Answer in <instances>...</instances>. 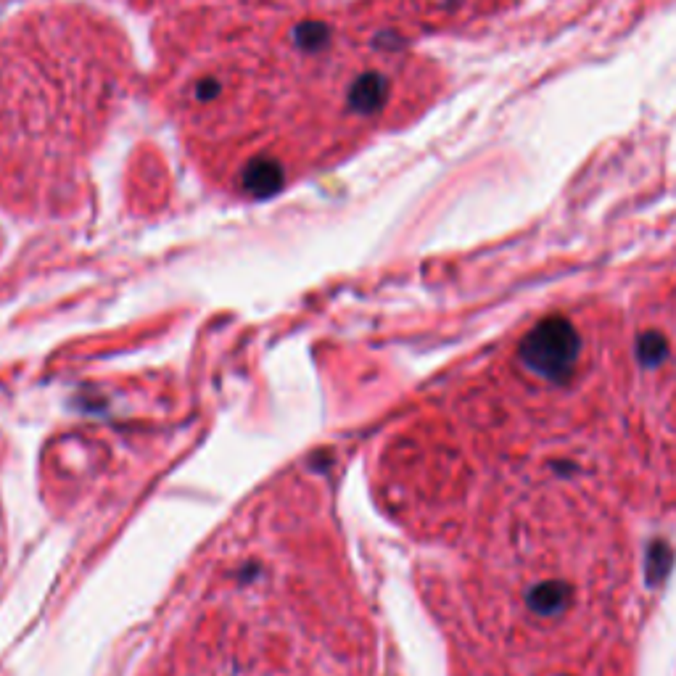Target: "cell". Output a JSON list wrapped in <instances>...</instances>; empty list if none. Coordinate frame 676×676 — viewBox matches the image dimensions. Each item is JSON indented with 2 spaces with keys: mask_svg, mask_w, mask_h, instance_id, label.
<instances>
[{
  "mask_svg": "<svg viewBox=\"0 0 676 676\" xmlns=\"http://www.w3.org/2000/svg\"><path fill=\"white\" fill-rule=\"evenodd\" d=\"M574 600V587L563 579H547L539 581L529 589L526 595V605L534 616L539 618H558L563 616Z\"/></svg>",
  "mask_w": 676,
  "mask_h": 676,
  "instance_id": "2",
  "label": "cell"
},
{
  "mask_svg": "<svg viewBox=\"0 0 676 676\" xmlns=\"http://www.w3.org/2000/svg\"><path fill=\"white\" fill-rule=\"evenodd\" d=\"M637 352H640V360L650 368H661L663 362L669 360V341L666 336L658 331L642 333L640 341H637Z\"/></svg>",
  "mask_w": 676,
  "mask_h": 676,
  "instance_id": "3",
  "label": "cell"
},
{
  "mask_svg": "<svg viewBox=\"0 0 676 676\" xmlns=\"http://www.w3.org/2000/svg\"><path fill=\"white\" fill-rule=\"evenodd\" d=\"M523 362L550 381H568L579 360V336L563 317H550L526 336L521 346Z\"/></svg>",
  "mask_w": 676,
  "mask_h": 676,
  "instance_id": "1",
  "label": "cell"
}]
</instances>
